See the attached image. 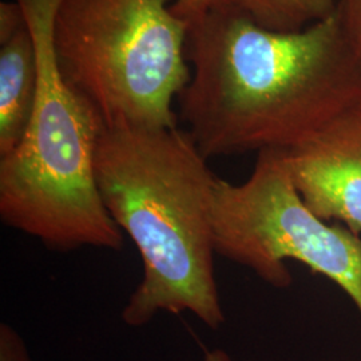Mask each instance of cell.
Instances as JSON below:
<instances>
[{"label": "cell", "instance_id": "ba28073f", "mask_svg": "<svg viewBox=\"0 0 361 361\" xmlns=\"http://www.w3.org/2000/svg\"><path fill=\"white\" fill-rule=\"evenodd\" d=\"M234 3L235 0H174L171 10L190 28L213 10L234 6Z\"/></svg>", "mask_w": 361, "mask_h": 361}, {"label": "cell", "instance_id": "8992f818", "mask_svg": "<svg viewBox=\"0 0 361 361\" xmlns=\"http://www.w3.org/2000/svg\"><path fill=\"white\" fill-rule=\"evenodd\" d=\"M38 89V65L28 26L1 43L0 157L11 153L30 125Z\"/></svg>", "mask_w": 361, "mask_h": 361}, {"label": "cell", "instance_id": "5b68a950", "mask_svg": "<svg viewBox=\"0 0 361 361\" xmlns=\"http://www.w3.org/2000/svg\"><path fill=\"white\" fill-rule=\"evenodd\" d=\"M286 157L305 204L361 234V95Z\"/></svg>", "mask_w": 361, "mask_h": 361}, {"label": "cell", "instance_id": "7a4b0ae2", "mask_svg": "<svg viewBox=\"0 0 361 361\" xmlns=\"http://www.w3.org/2000/svg\"><path fill=\"white\" fill-rule=\"evenodd\" d=\"M188 131L104 125L95 170L111 219L142 261L122 310L130 326L189 312L212 329L225 322L214 276L217 176Z\"/></svg>", "mask_w": 361, "mask_h": 361}, {"label": "cell", "instance_id": "6da1fadb", "mask_svg": "<svg viewBox=\"0 0 361 361\" xmlns=\"http://www.w3.org/2000/svg\"><path fill=\"white\" fill-rule=\"evenodd\" d=\"M186 54L180 116L207 159L289 150L361 95L360 54L338 7L297 31L221 7L189 28Z\"/></svg>", "mask_w": 361, "mask_h": 361}, {"label": "cell", "instance_id": "7c38bea8", "mask_svg": "<svg viewBox=\"0 0 361 361\" xmlns=\"http://www.w3.org/2000/svg\"><path fill=\"white\" fill-rule=\"evenodd\" d=\"M205 361H232L231 356L222 349L207 350L205 353Z\"/></svg>", "mask_w": 361, "mask_h": 361}, {"label": "cell", "instance_id": "9c48e42d", "mask_svg": "<svg viewBox=\"0 0 361 361\" xmlns=\"http://www.w3.org/2000/svg\"><path fill=\"white\" fill-rule=\"evenodd\" d=\"M0 361H31L23 338L10 324H0Z\"/></svg>", "mask_w": 361, "mask_h": 361}, {"label": "cell", "instance_id": "8fae6325", "mask_svg": "<svg viewBox=\"0 0 361 361\" xmlns=\"http://www.w3.org/2000/svg\"><path fill=\"white\" fill-rule=\"evenodd\" d=\"M338 10L349 37L361 56V0H340Z\"/></svg>", "mask_w": 361, "mask_h": 361}, {"label": "cell", "instance_id": "3957f363", "mask_svg": "<svg viewBox=\"0 0 361 361\" xmlns=\"http://www.w3.org/2000/svg\"><path fill=\"white\" fill-rule=\"evenodd\" d=\"M174 0H62L54 25L58 65L104 125L177 128L173 101L190 80L189 27Z\"/></svg>", "mask_w": 361, "mask_h": 361}, {"label": "cell", "instance_id": "277c9868", "mask_svg": "<svg viewBox=\"0 0 361 361\" xmlns=\"http://www.w3.org/2000/svg\"><path fill=\"white\" fill-rule=\"evenodd\" d=\"M216 253L271 286L293 283L289 261L340 288L361 316V234L322 219L292 180L286 150L259 152L243 183L217 178L213 200Z\"/></svg>", "mask_w": 361, "mask_h": 361}, {"label": "cell", "instance_id": "30bf717a", "mask_svg": "<svg viewBox=\"0 0 361 361\" xmlns=\"http://www.w3.org/2000/svg\"><path fill=\"white\" fill-rule=\"evenodd\" d=\"M27 26L23 8L18 1H1L0 4V44L13 38Z\"/></svg>", "mask_w": 361, "mask_h": 361}, {"label": "cell", "instance_id": "52a82bcc", "mask_svg": "<svg viewBox=\"0 0 361 361\" xmlns=\"http://www.w3.org/2000/svg\"><path fill=\"white\" fill-rule=\"evenodd\" d=\"M340 0H235L241 11L273 31H297L336 11Z\"/></svg>", "mask_w": 361, "mask_h": 361}]
</instances>
